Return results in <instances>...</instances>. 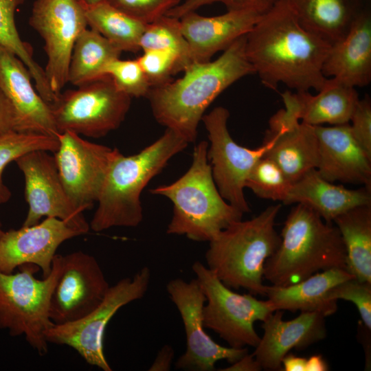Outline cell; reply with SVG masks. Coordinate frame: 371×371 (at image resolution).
Returning <instances> with one entry per match:
<instances>
[{"mask_svg": "<svg viewBox=\"0 0 371 371\" xmlns=\"http://www.w3.org/2000/svg\"><path fill=\"white\" fill-rule=\"evenodd\" d=\"M331 45L304 29L284 0H277L245 36V54L262 85L296 91L321 90Z\"/></svg>", "mask_w": 371, "mask_h": 371, "instance_id": "6da1fadb", "label": "cell"}, {"mask_svg": "<svg viewBox=\"0 0 371 371\" xmlns=\"http://www.w3.org/2000/svg\"><path fill=\"white\" fill-rule=\"evenodd\" d=\"M245 36L214 61L193 63L181 78L152 87L146 97L155 120L188 143L194 142L212 102L236 81L255 74L245 54Z\"/></svg>", "mask_w": 371, "mask_h": 371, "instance_id": "7a4b0ae2", "label": "cell"}, {"mask_svg": "<svg viewBox=\"0 0 371 371\" xmlns=\"http://www.w3.org/2000/svg\"><path fill=\"white\" fill-rule=\"evenodd\" d=\"M188 144L179 134L166 128L139 153L130 156L120 153L106 177L90 229L99 232L114 227H137L143 220V190Z\"/></svg>", "mask_w": 371, "mask_h": 371, "instance_id": "3957f363", "label": "cell"}, {"mask_svg": "<svg viewBox=\"0 0 371 371\" xmlns=\"http://www.w3.org/2000/svg\"><path fill=\"white\" fill-rule=\"evenodd\" d=\"M280 237L278 249L264 267V278L272 285L293 284L329 269H346L339 229L304 205L296 204L291 210Z\"/></svg>", "mask_w": 371, "mask_h": 371, "instance_id": "277c9868", "label": "cell"}, {"mask_svg": "<svg viewBox=\"0 0 371 371\" xmlns=\"http://www.w3.org/2000/svg\"><path fill=\"white\" fill-rule=\"evenodd\" d=\"M209 144L201 141L194 148L192 162L179 179L150 192L169 199L173 214L166 232L183 235L197 242H210L222 230L242 220L243 213L221 195L207 159Z\"/></svg>", "mask_w": 371, "mask_h": 371, "instance_id": "5b68a950", "label": "cell"}, {"mask_svg": "<svg viewBox=\"0 0 371 371\" xmlns=\"http://www.w3.org/2000/svg\"><path fill=\"white\" fill-rule=\"evenodd\" d=\"M280 209L279 203L268 206L249 220L232 224L209 242L206 266L225 286L265 295L264 267L281 241L275 228Z\"/></svg>", "mask_w": 371, "mask_h": 371, "instance_id": "8992f818", "label": "cell"}, {"mask_svg": "<svg viewBox=\"0 0 371 371\" xmlns=\"http://www.w3.org/2000/svg\"><path fill=\"white\" fill-rule=\"evenodd\" d=\"M16 273L0 271V328L12 337L24 336L40 355L48 352L45 333L54 324L49 317L50 298L61 269V255L53 260L50 273L40 280L38 267L20 266Z\"/></svg>", "mask_w": 371, "mask_h": 371, "instance_id": "52a82bcc", "label": "cell"}, {"mask_svg": "<svg viewBox=\"0 0 371 371\" xmlns=\"http://www.w3.org/2000/svg\"><path fill=\"white\" fill-rule=\"evenodd\" d=\"M196 279L205 296L203 319L209 328L224 339L229 347H256L260 337L254 328L276 311L269 300L255 295L240 294L225 286L206 265L196 261L192 266Z\"/></svg>", "mask_w": 371, "mask_h": 371, "instance_id": "ba28073f", "label": "cell"}, {"mask_svg": "<svg viewBox=\"0 0 371 371\" xmlns=\"http://www.w3.org/2000/svg\"><path fill=\"white\" fill-rule=\"evenodd\" d=\"M131 98L119 91L106 74L61 92L50 106L59 133L71 131L99 138L120 126Z\"/></svg>", "mask_w": 371, "mask_h": 371, "instance_id": "9c48e42d", "label": "cell"}, {"mask_svg": "<svg viewBox=\"0 0 371 371\" xmlns=\"http://www.w3.org/2000/svg\"><path fill=\"white\" fill-rule=\"evenodd\" d=\"M150 270L144 267L132 278L110 286L101 302L85 317L71 322L54 324L45 333L46 341L74 349L89 365L111 371L104 352V331L109 321L122 306L142 298L150 280Z\"/></svg>", "mask_w": 371, "mask_h": 371, "instance_id": "30bf717a", "label": "cell"}, {"mask_svg": "<svg viewBox=\"0 0 371 371\" xmlns=\"http://www.w3.org/2000/svg\"><path fill=\"white\" fill-rule=\"evenodd\" d=\"M229 117L226 108L217 106L201 120L208 133L210 145L207 155L218 190L227 202L244 214L250 210L244 194L247 177L272 146L275 137L267 133L262 145L254 149L240 146L228 131Z\"/></svg>", "mask_w": 371, "mask_h": 371, "instance_id": "8fae6325", "label": "cell"}, {"mask_svg": "<svg viewBox=\"0 0 371 371\" xmlns=\"http://www.w3.org/2000/svg\"><path fill=\"white\" fill-rule=\"evenodd\" d=\"M54 153L59 175L72 204L80 211L98 201L117 148L89 142L71 131L58 133Z\"/></svg>", "mask_w": 371, "mask_h": 371, "instance_id": "7c38bea8", "label": "cell"}, {"mask_svg": "<svg viewBox=\"0 0 371 371\" xmlns=\"http://www.w3.org/2000/svg\"><path fill=\"white\" fill-rule=\"evenodd\" d=\"M30 25L44 41V69L52 91L58 96L68 82L74 45L87 28L85 8L76 0H35Z\"/></svg>", "mask_w": 371, "mask_h": 371, "instance_id": "4fadbf2b", "label": "cell"}, {"mask_svg": "<svg viewBox=\"0 0 371 371\" xmlns=\"http://www.w3.org/2000/svg\"><path fill=\"white\" fill-rule=\"evenodd\" d=\"M166 291L183 322L186 349L177 360V369L188 371H212L218 361L233 363L248 352L247 348L225 347L216 343L205 331L203 308L205 296L196 278L170 280Z\"/></svg>", "mask_w": 371, "mask_h": 371, "instance_id": "5bb4252c", "label": "cell"}, {"mask_svg": "<svg viewBox=\"0 0 371 371\" xmlns=\"http://www.w3.org/2000/svg\"><path fill=\"white\" fill-rule=\"evenodd\" d=\"M46 150H34L15 162L25 179V198L28 212L22 226L39 223L43 217H54L87 234L89 224L83 212L71 202L60 179L54 156Z\"/></svg>", "mask_w": 371, "mask_h": 371, "instance_id": "9a60e30c", "label": "cell"}, {"mask_svg": "<svg viewBox=\"0 0 371 371\" xmlns=\"http://www.w3.org/2000/svg\"><path fill=\"white\" fill-rule=\"evenodd\" d=\"M110 285L97 259L82 251L61 255V269L49 303L54 324L78 320L95 308Z\"/></svg>", "mask_w": 371, "mask_h": 371, "instance_id": "2e32d148", "label": "cell"}, {"mask_svg": "<svg viewBox=\"0 0 371 371\" xmlns=\"http://www.w3.org/2000/svg\"><path fill=\"white\" fill-rule=\"evenodd\" d=\"M84 234L54 217L17 229L4 231L0 236V271L13 273L20 266L33 264L42 270L43 278L52 270L59 246Z\"/></svg>", "mask_w": 371, "mask_h": 371, "instance_id": "e0dca14e", "label": "cell"}, {"mask_svg": "<svg viewBox=\"0 0 371 371\" xmlns=\"http://www.w3.org/2000/svg\"><path fill=\"white\" fill-rule=\"evenodd\" d=\"M31 78L23 61L0 45V89L14 110L16 131L57 137L51 106L34 88Z\"/></svg>", "mask_w": 371, "mask_h": 371, "instance_id": "ac0fdd59", "label": "cell"}, {"mask_svg": "<svg viewBox=\"0 0 371 371\" xmlns=\"http://www.w3.org/2000/svg\"><path fill=\"white\" fill-rule=\"evenodd\" d=\"M313 126L319 175L332 183L361 184L371 189V157L355 138L350 124Z\"/></svg>", "mask_w": 371, "mask_h": 371, "instance_id": "d6986e66", "label": "cell"}, {"mask_svg": "<svg viewBox=\"0 0 371 371\" xmlns=\"http://www.w3.org/2000/svg\"><path fill=\"white\" fill-rule=\"evenodd\" d=\"M283 311L276 310L262 322L264 333L253 353L262 369L278 370L284 357L292 349H303L326 336V317L317 312H301L291 320H283Z\"/></svg>", "mask_w": 371, "mask_h": 371, "instance_id": "ffe728a7", "label": "cell"}, {"mask_svg": "<svg viewBox=\"0 0 371 371\" xmlns=\"http://www.w3.org/2000/svg\"><path fill=\"white\" fill-rule=\"evenodd\" d=\"M265 12L253 9L227 10L215 16L190 12L179 19L193 63H205L246 35Z\"/></svg>", "mask_w": 371, "mask_h": 371, "instance_id": "44dd1931", "label": "cell"}, {"mask_svg": "<svg viewBox=\"0 0 371 371\" xmlns=\"http://www.w3.org/2000/svg\"><path fill=\"white\" fill-rule=\"evenodd\" d=\"M327 78L365 87L371 81V10L366 6L346 35L331 45L322 66Z\"/></svg>", "mask_w": 371, "mask_h": 371, "instance_id": "7402d4cb", "label": "cell"}, {"mask_svg": "<svg viewBox=\"0 0 371 371\" xmlns=\"http://www.w3.org/2000/svg\"><path fill=\"white\" fill-rule=\"evenodd\" d=\"M269 124L268 133L275 139L264 156L273 160L291 183L316 169L318 143L313 126L286 118L278 112Z\"/></svg>", "mask_w": 371, "mask_h": 371, "instance_id": "603a6c76", "label": "cell"}, {"mask_svg": "<svg viewBox=\"0 0 371 371\" xmlns=\"http://www.w3.org/2000/svg\"><path fill=\"white\" fill-rule=\"evenodd\" d=\"M284 113L291 118L311 126L349 123L359 101L355 87L328 78L315 95L309 91H286L281 94Z\"/></svg>", "mask_w": 371, "mask_h": 371, "instance_id": "cb8c5ba5", "label": "cell"}, {"mask_svg": "<svg viewBox=\"0 0 371 371\" xmlns=\"http://www.w3.org/2000/svg\"><path fill=\"white\" fill-rule=\"evenodd\" d=\"M284 204H302L333 223L343 213L360 205H371V189L352 190L335 185L313 169L292 183Z\"/></svg>", "mask_w": 371, "mask_h": 371, "instance_id": "d4e9b609", "label": "cell"}, {"mask_svg": "<svg viewBox=\"0 0 371 371\" xmlns=\"http://www.w3.org/2000/svg\"><path fill=\"white\" fill-rule=\"evenodd\" d=\"M353 278L345 269H329L293 284L266 285L265 296L276 310L317 312L328 317L337 310V301L329 297L330 291L341 282Z\"/></svg>", "mask_w": 371, "mask_h": 371, "instance_id": "484cf974", "label": "cell"}, {"mask_svg": "<svg viewBox=\"0 0 371 371\" xmlns=\"http://www.w3.org/2000/svg\"><path fill=\"white\" fill-rule=\"evenodd\" d=\"M300 25L330 45L342 38L368 5L365 0H284Z\"/></svg>", "mask_w": 371, "mask_h": 371, "instance_id": "4316f807", "label": "cell"}, {"mask_svg": "<svg viewBox=\"0 0 371 371\" xmlns=\"http://www.w3.org/2000/svg\"><path fill=\"white\" fill-rule=\"evenodd\" d=\"M346 253V269L361 282L371 283V205L355 207L333 222Z\"/></svg>", "mask_w": 371, "mask_h": 371, "instance_id": "83f0119b", "label": "cell"}, {"mask_svg": "<svg viewBox=\"0 0 371 371\" xmlns=\"http://www.w3.org/2000/svg\"><path fill=\"white\" fill-rule=\"evenodd\" d=\"M122 52L93 29H85L73 47L68 82L78 87L105 74V69Z\"/></svg>", "mask_w": 371, "mask_h": 371, "instance_id": "f1b7e54d", "label": "cell"}, {"mask_svg": "<svg viewBox=\"0 0 371 371\" xmlns=\"http://www.w3.org/2000/svg\"><path fill=\"white\" fill-rule=\"evenodd\" d=\"M88 26L100 33L122 52L140 50L145 24L106 2L85 9Z\"/></svg>", "mask_w": 371, "mask_h": 371, "instance_id": "f546056e", "label": "cell"}, {"mask_svg": "<svg viewBox=\"0 0 371 371\" xmlns=\"http://www.w3.org/2000/svg\"><path fill=\"white\" fill-rule=\"evenodd\" d=\"M140 49L163 50L175 55L184 70L193 63L189 45L184 38L179 19L164 15L146 25L139 43Z\"/></svg>", "mask_w": 371, "mask_h": 371, "instance_id": "4dcf8cb0", "label": "cell"}, {"mask_svg": "<svg viewBox=\"0 0 371 371\" xmlns=\"http://www.w3.org/2000/svg\"><path fill=\"white\" fill-rule=\"evenodd\" d=\"M59 145L57 137L13 131L0 136V204L11 197L9 188L3 181V172L12 161L34 150L54 153Z\"/></svg>", "mask_w": 371, "mask_h": 371, "instance_id": "1f68e13d", "label": "cell"}, {"mask_svg": "<svg viewBox=\"0 0 371 371\" xmlns=\"http://www.w3.org/2000/svg\"><path fill=\"white\" fill-rule=\"evenodd\" d=\"M292 183L280 167L271 159L263 156L255 164L245 183L258 197L283 201Z\"/></svg>", "mask_w": 371, "mask_h": 371, "instance_id": "d6a6232c", "label": "cell"}, {"mask_svg": "<svg viewBox=\"0 0 371 371\" xmlns=\"http://www.w3.org/2000/svg\"><path fill=\"white\" fill-rule=\"evenodd\" d=\"M25 0H0V45L21 59L30 71L38 64L33 58V51L21 38L15 24V12Z\"/></svg>", "mask_w": 371, "mask_h": 371, "instance_id": "836d02e7", "label": "cell"}, {"mask_svg": "<svg viewBox=\"0 0 371 371\" xmlns=\"http://www.w3.org/2000/svg\"><path fill=\"white\" fill-rule=\"evenodd\" d=\"M116 88L130 97L147 96L151 85L137 59L112 60L105 69Z\"/></svg>", "mask_w": 371, "mask_h": 371, "instance_id": "e575fe53", "label": "cell"}, {"mask_svg": "<svg viewBox=\"0 0 371 371\" xmlns=\"http://www.w3.org/2000/svg\"><path fill=\"white\" fill-rule=\"evenodd\" d=\"M145 73L151 88L172 80L171 77L183 71L178 58L163 50H146L137 58Z\"/></svg>", "mask_w": 371, "mask_h": 371, "instance_id": "d590c367", "label": "cell"}, {"mask_svg": "<svg viewBox=\"0 0 371 371\" xmlns=\"http://www.w3.org/2000/svg\"><path fill=\"white\" fill-rule=\"evenodd\" d=\"M329 297L335 301L352 302L358 309L363 326L371 330V283L350 278L332 289Z\"/></svg>", "mask_w": 371, "mask_h": 371, "instance_id": "8d00e7d4", "label": "cell"}, {"mask_svg": "<svg viewBox=\"0 0 371 371\" xmlns=\"http://www.w3.org/2000/svg\"><path fill=\"white\" fill-rule=\"evenodd\" d=\"M181 0H106L120 11L145 23H150L166 15Z\"/></svg>", "mask_w": 371, "mask_h": 371, "instance_id": "74e56055", "label": "cell"}, {"mask_svg": "<svg viewBox=\"0 0 371 371\" xmlns=\"http://www.w3.org/2000/svg\"><path fill=\"white\" fill-rule=\"evenodd\" d=\"M277 0H186L171 9L166 15L180 19L186 14L195 12L200 7L219 2L227 10L253 9L266 12Z\"/></svg>", "mask_w": 371, "mask_h": 371, "instance_id": "f35d334b", "label": "cell"}, {"mask_svg": "<svg viewBox=\"0 0 371 371\" xmlns=\"http://www.w3.org/2000/svg\"><path fill=\"white\" fill-rule=\"evenodd\" d=\"M350 122L355 138L365 152L371 157V102L369 98L359 100Z\"/></svg>", "mask_w": 371, "mask_h": 371, "instance_id": "ab89813d", "label": "cell"}, {"mask_svg": "<svg viewBox=\"0 0 371 371\" xmlns=\"http://www.w3.org/2000/svg\"><path fill=\"white\" fill-rule=\"evenodd\" d=\"M13 131H16L15 112L0 89V136Z\"/></svg>", "mask_w": 371, "mask_h": 371, "instance_id": "60d3db41", "label": "cell"}, {"mask_svg": "<svg viewBox=\"0 0 371 371\" xmlns=\"http://www.w3.org/2000/svg\"><path fill=\"white\" fill-rule=\"evenodd\" d=\"M175 352L169 345H164L157 352V355L148 368L149 371H168L171 368Z\"/></svg>", "mask_w": 371, "mask_h": 371, "instance_id": "b9f144b4", "label": "cell"}, {"mask_svg": "<svg viewBox=\"0 0 371 371\" xmlns=\"http://www.w3.org/2000/svg\"><path fill=\"white\" fill-rule=\"evenodd\" d=\"M262 368L260 363L256 361L253 354L248 352L237 360L231 363V366L221 369L223 371H259Z\"/></svg>", "mask_w": 371, "mask_h": 371, "instance_id": "7bdbcfd3", "label": "cell"}, {"mask_svg": "<svg viewBox=\"0 0 371 371\" xmlns=\"http://www.w3.org/2000/svg\"><path fill=\"white\" fill-rule=\"evenodd\" d=\"M306 358L288 353L282 361L284 371H306Z\"/></svg>", "mask_w": 371, "mask_h": 371, "instance_id": "ee69618b", "label": "cell"}, {"mask_svg": "<svg viewBox=\"0 0 371 371\" xmlns=\"http://www.w3.org/2000/svg\"><path fill=\"white\" fill-rule=\"evenodd\" d=\"M328 370V363L321 355H315L306 359V371H326Z\"/></svg>", "mask_w": 371, "mask_h": 371, "instance_id": "f6af8a7d", "label": "cell"}, {"mask_svg": "<svg viewBox=\"0 0 371 371\" xmlns=\"http://www.w3.org/2000/svg\"><path fill=\"white\" fill-rule=\"evenodd\" d=\"M85 9L106 2V0H76Z\"/></svg>", "mask_w": 371, "mask_h": 371, "instance_id": "bcb514c9", "label": "cell"}, {"mask_svg": "<svg viewBox=\"0 0 371 371\" xmlns=\"http://www.w3.org/2000/svg\"><path fill=\"white\" fill-rule=\"evenodd\" d=\"M3 232L4 231L3 230V228H2V223H1V220H0V236L3 234Z\"/></svg>", "mask_w": 371, "mask_h": 371, "instance_id": "7dc6e473", "label": "cell"}, {"mask_svg": "<svg viewBox=\"0 0 371 371\" xmlns=\"http://www.w3.org/2000/svg\"><path fill=\"white\" fill-rule=\"evenodd\" d=\"M365 1H366L367 2H369V3H370V0H365Z\"/></svg>", "mask_w": 371, "mask_h": 371, "instance_id": "c3c4849f", "label": "cell"}]
</instances>
